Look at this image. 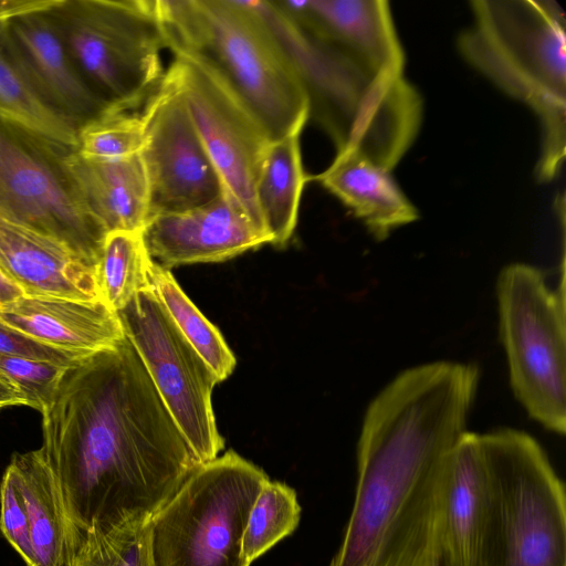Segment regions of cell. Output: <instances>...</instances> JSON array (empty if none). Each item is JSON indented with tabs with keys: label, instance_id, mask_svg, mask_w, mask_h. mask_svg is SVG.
Here are the masks:
<instances>
[{
	"label": "cell",
	"instance_id": "6da1fadb",
	"mask_svg": "<svg viewBox=\"0 0 566 566\" xmlns=\"http://www.w3.org/2000/svg\"><path fill=\"white\" fill-rule=\"evenodd\" d=\"M41 413L40 449L84 534L149 521L200 464L126 337L71 364Z\"/></svg>",
	"mask_w": 566,
	"mask_h": 566
},
{
	"label": "cell",
	"instance_id": "7a4b0ae2",
	"mask_svg": "<svg viewBox=\"0 0 566 566\" xmlns=\"http://www.w3.org/2000/svg\"><path fill=\"white\" fill-rule=\"evenodd\" d=\"M479 368L437 360L399 373L366 409L354 502L328 566H450L444 470L468 431Z\"/></svg>",
	"mask_w": 566,
	"mask_h": 566
},
{
	"label": "cell",
	"instance_id": "3957f363",
	"mask_svg": "<svg viewBox=\"0 0 566 566\" xmlns=\"http://www.w3.org/2000/svg\"><path fill=\"white\" fill-rule=\"evenodd\" d=\"M253 7L284 49L310 99V116L334 142L337 153L354 150L390 171L415 142L422 98L403 74H375L311 36L273 0Z\"/></svg>",
	"mask_w": 566,
	"mask_h": 566
},
{
	"label": "cell",
	"instance_id": "277c9868",
	"mask_svg": "<svg viewBox=\"0 0 566 566\" xmlns=\"http://www.w3.org/2000/svg\"><path fill=\"white\" fill-rule=\"evenodd\" d=\"M167 48L210 66L271 140L300 135L310 117L305 87L252 0H156Z\"/></svg>",
	"mask_w": 566,
	"mask_h": 566
},
{
	"label": "cell",
	"instance_id": "5b68a950",
	"mask_svg": "<svg viewBox=\"0 0 566 566\" xmlns=\"http://www.w3.org/2000/svg\"><path fill=\"white\" fill-rule=\"evenodd\" d=\"M473 22L458 41L461 55L538 117L539 181L562 169L566 144V22L555 1L474 0Z\"/></svg>",
	"mask_w": 566,
	"mask_h": 566
},
{
	"label": "cell",
	"instance_id": "8992f818",
	"mask_svg": "<svg viewBox=\"0 0 566 566\" xmlns=\"http://www.w3.org/2000/svg\"><path fill=\"white\" fill-rule=\"evenodd\" d=\"M489 515L480 566H566V494L542 446L500 428L480 434Z\"/></svg>",
	"mask_w": 566,
	"mask_h": 566
},
{
	"label": "cell",
	"instance_id": "52a82bcc",
	"mask_svg": "<svg viewBox=\"0 0 566 566\" xmlns=\"http://www.w3.org/2000/svg\"><path fill=\"white\" fill-rule=\"evenodd\" d=\"M49 12L102 103L123 111L145 104L165 75L167 40L156 0H54Z\"/></svg>",
	"mask_w": 566,
	"mask_h": 566
},
{
	"label": "cell",
	"instance_id": "ba28073f",
	"mask_svg": "<svg viewBox=\"0 0 566 566\" xmlns=\"http://www.w3.org/2000/svg\"><path fill=\"white\" fill-rule=\"evenodd\" d=\"M269 480L232 450L200 463L148 522L153 566H250L242 539Z\"/></svg>",
	"mask_w": 566,
	"mask_h": 566
},
{
	"label": "cell",
	"instance_id": "9c48e42d",
	"mask_svg": "<svg viewBox=\"0 0 566 566\" xmlns=\"http://www.w3.org/2000/svg\"><path fill=\"white\" fill-rule=\"evenodd\" d=\"M500 337L514 396L544 428L566 430L565 276L552 290L537 268L504 266L496 280Z\"/></svg>",
	"mask_w": 566,
	"mask_h": 566
},
{
	"label": "cell",
	"instance_id": "30bf717a",
	"mask_svg": "<svg viewBox=\"0 0 566 566\" xmlns=\"http://www.w3.org/2000/svg\"><path fill=\"white\" fill-rule=\"evenodd\" d=\"M71 149L0 115V216L63 241L96 268L107 232L70 170Z\"/></svg>",
	"mask_w": 566,
	"mask_h": 566
},
{
	"label": "cell",
	"instance_id": "8fae6325",
	"mask_svg": "<svg viewBox=\"0 0 566 566\" xmlns=\"http://www.w3.org/2000/svg\"><path fill=\"white\" fill-rule=\"evenodd\" d=\"M125 337L140 357L161 400L199 463L223 449L211 406L219 382L148 287L116 312Z\"/></svg>",
	"mask_w": 566,
	"mask_h": 566
},
{
	"label": "cell",
	"instance_id": "7c38bea8",
	"mask_svg": "<svg viewBox=\"0 0 566 566\" xmlns=\"http://www.w3.org/2000/svg\"><path fill=\"white\" fill-rule=\"evenodd\" d=\"M170 50L174 61L169 66L226 190L266 233L255 202V185L272 143L270 136L210 66L182 50Z\"/></svg>",
	"mask_w": 566,
	"mask_h": 566
},
{
	"label": "cell",
	"instance_id": "4fadbf2b",
	"mask_svg": "<svg viewBox=\"0 0 566 566\" xmlns=\"http://www.w3.org/2000/svg\"><path fill=\"white\" fill-rule=\"evenodd\" d=\"M140 113L145 124L140 157L148 179L149 218L192 209L220 196L224 186L192 124L170 66Z\"/></svg>",
	"mask_w": 566,
	"mask_h": 566
},
{
	"label": "cell",
	"instance_id": "5bb4252c",
	"mask_svg": "<svg viewBox=\"0 0 566 566\" xmlns=\"http://www.w3.org/2000/svg\"><path fill=\"white\" fill-rule=\"evenodd\" d=\"M142 237L148 255L168 270L227 261L271 243L226 188L206 205L151 216Z\"/></svg>",
	"mask_w": 566,
	"mask_h": 566
},
{
	"label": "cell",
	"instance_id": "9a60e30c",
	"mask_svg": "<svg viewBox=\"0 0 566 566\" xmlns=\"http://www.w3.org/2000/svg\"><path fill=\"white\" fill-rule=\"evenodd\" d=\"M53 2L2 21L1 31L36 94L78 130L109 107L93 94L73 64L49 12Z\"/></svg>",
	"mask_w": 566,
	"mask_h": 566
},
{
	"label": "cell",
	"instance_id": "2e32d148",
	"mask_svg": "<svg viewBox=\"0 0 566 566\" xmlns=\"http://www.w3.org/2000/svg\"><path fill=\"white\" fill-rule=\"evenodd\" d=\"M301 30L375 74H403L405 52L386 0H273Z\"/></svg>",
	"mask_w": 566,
	"mask_h": 566
},
{
	"label": "cell",
	"instance_id": "e0dca14e",
	"mask_svg": "<svg viewBox=\"0 0 566 566\" xmlns=\"http://www.w3.org/2000/svg\"><path fill=\"white\" fill-rule=\"evenodd\" d=\"M95 269L63 241L0 216V272L23 295L98 301Z\"/></svg>",
	"mask_w": 566,
	"mask_h": 566
},
{
	"label": "cell",
	"instance_id": "ac0fdd59",
	"mask_svg": "<svg viewBox=\"0 0 566 566\" xmlns=\"http://www.w3.org/2000/svg\"><path fill=\"white\" fill-rule=\"evenodd\" d=\"M0 321L38 343L84 355L125 337L116 312L101 300L22 295L0 308Z\"/></svg>",
	"mask_w": 566,
	"mask_h": 566
},
{
	"label": "cell",
	"instance_id": "d6986e66",
	"mask_svg": "<svg viewBox=\"0 0 566 566\" xmlns=\"http://www.w3.org/2000/svg\"><path fill=\"white\" fill-rule=\"evenodd\" d=\"M443 513L450 566H480L489 481L479 433L465 431L448 454Z\"/></svg>",
	"mask_w": 566,
	"mask_h": 566
},
{
	"label": "cell",
	"instance_id": "ffe728a7",
	"mask_svg": "<svg viewBox=\"0 0 566 566\" xmlns=\"http://www.w3.org/2000/svg\"><path fill=\"white\" fill-rule=\"evenodd\" d=\"M8 468L25 503L35 566H71L85 534L42 450L15 453Z\"/></svg>",
	"mask_w": 566,
	"mask_h": 566
},
{
	"label": "cell",
	"instance_id": "44dd1931",
	"mask_svg": "<svg viewBox=\"0 0 566 566\" xmlns=\"http://www.w3.org/2000/svg\"><path fill=\"white\" fill-rule=\"evenodd\" d=\"M315 179L339 199L378 241L419 217L417 208L390 171L357 151H338L334 161Z\"/></svg>",
	"mask_w": 566,
	"mask_h": 566
},
{
	"label": "cell",
	"instance_id": "7402d4cb",
	"mask_svg": "<svg viewBox=\"0 0 566 566\" xmlns=\"http://www.w3.org/2000/svg\"><path fill=\"white\" fill-rule=\"evenodd\" d=\"M83 200L106 232H142L149 218V187L140 154L114 160L67 155Z\"/></svg>",
	"mask_w": 566,
	"mask_h": 566
},
{
	"label": "cell",
	"instance_id": "603a6c76",
	"mask_svg": "<svg viewBox=\"0 0 566 566\" xmlns=\"http://www.w3.org/2000/svg\"><path fill=\"white\" fill-rule=\"evenodd\" d=\"M300 135L273 140L266 151L255 185V202L271 244L284 247L297 223L298 207L307 180Z\"/></svg>",
	"mask_w": 566,
	"mask_h": 566
},
{
	"label": "cell",
	"instance_id": "cb8c5ba5",
	"mask_svg": "<svg viewBox=\"0 0 566 566\" xmlns=\"http://www.w3.org/2000/svg\"><path fill=\"white\" fill-rule=\"evenodd\" d=\"M149 289L160 301L176 326L214 373L218 381L228 378L235 358L221 336L190 301L168 269L149 258L146 270Z\"/></svg>",
	"mask_w": 566,
	"mask_h": 566
},
{
	"label": "cell",
	"instance_id": "d4e9b609",
	"mask_svg": "<svg viewBox=\"0 0 566 566\" xmlns=\"http://www.w3.org/2000/svg\"><path fill=\"white\" fill-rule=\"evenodd\" d=\"M0 115L59 144L76 148L77 129L50 108L31 86L3 39L1 22Z\"/></svg>",
	"mask_w": 566,
	"mask_h": 566
},
{
	"label": "cell",
	"instance_id": "484cf974",
	"mask_svg": "<svg viewBox=\"0 0 566 566\" xmlns=\"http://www.w3.org/2000/svg\"><path fill=\"white\" fill-rule=\"evenodd\" d=\"M149 255L142 232L113 231L105 235L95 273L101 300L114 312L148 289Z\"/></svg>",
	"mask_w": 566,
	"mask_h": 566
},
{
	"label": "cell",
	"instance_id": "4316f807",
	"mask_svg": "<svg viewBox=\"0 0 566 566\" xmlns=\"http://www.w3.org/2000/svg\"><path fill=\"white\" fill-rule=\"evenodd\" d=\"M301 506L289 485L271 481L262 485L251 507L242 539V554L251 564L279 541L295 531Z\"/></svg>",
	"mask_w": 566,
	"mask_h": 566
},
{
	"label": "cell",
	"instance_id": "83f0119b",
	"mask_svg": "<svg viewBox=\"0 0 566 566\" xmlns=\"http://www.w3.org/2000/svg\"><path fill=\"white\" fill-rule=\"evenodd\" d=\"M144 142L142 113L109 108L78 128L75 151L87 159H123L140 154Z\"/></svg>",
	"mask_w": 566,
	"mask_h": 566
},
{
	"label": "cell",
	"instance_id": "f1b7e54d",
	"mask_svg": "<svg viewBox=\"0 0 566 566\" xmlns=\"http://www.w3.org/2000/svg\"><path fill=\"white\" fill-rule=\"evenodd\" d=\"M148 522L127 521L88 530L71 566H153Z\"/></svg>",
	"mask_w": 566,
	"mask_h": 566
},
{
	"label": "cell",
	"instance_id": "f546056e",
	"mask_svg": "<svg viewBox=\"0 0 566 566\" xmlns=\"http://www.w3.org/2000/svg\"><path fill=\"white\" fill-rule=\"evenodd\" d=\"M69 366L0 353V378L24 397L27 406L40 412L51 401Z\"/></svg>",
	"mask_w": 566,
	"mask_h": 566
},
{
	"label": "cell",
	"instance_id": "4dcf8cb0",
	"mask_svg": "<svg viewBox=\"0 0 566 566\" xmlns=\"http://www.w3.org/2000/svg\"><path fill=\"white\" fill-rule=\"evenodd\" d=\"M0 531L27 566H35L25 503L8 467L0 483Z\"/></svg>",
	"mask_w": 566,
	"mask_h": 566
},
{
	"label": "cell",
	"instance_id": "1f68e13d",
	"mask_svg": "<svg viewBox=\"0 0 566 566\" xmlns=\"http://www.w3.org/2000/svg\"><path fill=\"white\" fill-rule=\"evenodd\" d=\"M0 353L31 357L69 366L87 356L60 350L24 336L0 321ZM91 355V354H90Z\"/></svg>",
	"mask_w": 566,
	"mask_h": 566
},
{
	"label": "cell",
	"instance_id": "d6a6232c",
	"mask_svg": "<svg viewBox=\"0 0 566 566\" xmlns=\"http://www.w3.org/2000/svg\"><path fill=\"white\" fill-rule=\"evenodd\" d=\"M54 0H0V22L17 14L49 7Z\"/></svg>",
	"mask_w": 566,
	"mask_h": 566
},
{
	"label": "cell",
	"instance_id": "836d02e7",
	"mask_svg": "<svg viewBox=\"0 0 566 566\" xmlns=\"http://www.w3.org/2000/svg\"><path fill=\"white\" fill-rule=\"evenodd\" d=\"M11 406H27L24 397L0 378V409Z\"/></svg>",
	"mask_w": 566,
	"mask_h": 566
},
{
	"label": "cell",
	"instance_id": "e575fe53",
	"mask_svg": "<svg viewBox=\"0 0 566 566\" xmlns=\"http://www.w3.org/2000/svg\"><path fill=\"white\" fill-rule=\"evenodd\" d=\"M22 295V291L0 272V308Z\"/></svg>",
	"mask_w": 566,
	"mask_h": 566
}]
</instances>
